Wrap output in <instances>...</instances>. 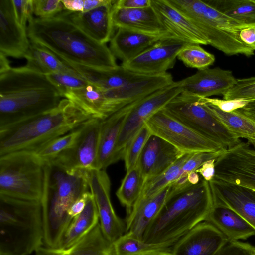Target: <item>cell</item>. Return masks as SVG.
<instances>
[{"label":"cell","mask_w":255,"mask_h":255,"mask_svg":"<svg viewBox=\"0 0 255 255\" xmlns=\"http://www.w3.org/2000/svg\"><path fill=\"white\" fill-rule=\"evenodd\" d=\"M28 22L31 43L47 49L63 61L103 69L118 66L106 44L89 37L62 12L48 19L32 15Z\"/></svg>","instance_id":"obj_1"},{"label":"cell","mask_w":255,"mask_h":255,"mask_svg":"<svg viewBox=\"0 0 255 255\" xmlns=\"http://www.w3.org/2000/svg\"><path fill=\"white\" fill-rule=\"evenodd\" d=\"M46 75L26 66L0 73V128L56 107L62 99Z\"/></svg>","instance_id":"obj_2"},{"label":"cell","mask_w":255,"mask_h":255,"mask_svg":"<svg viewBox=\"0 0 255 255\" xmlns=\"http://www.w3.org/2000/svg\"><path fill=\"white\" fill-rule=\"evenodd\" d=\"M92 118H94L70 100L63 98L52 110L0 128V157L18 152L34 153Z\"/></svg>","instance_id":"obj_3"},{"label":"cell","mask_w":255,"mask_h":255,"mask_svg":"<svg viewBox=\"0 0 255 255\" xmlns=\"http://www.w3.org/2000/svg\"><path fill=\"white\" fill-rule=\"evenodd\" d=\"M209 182L202 178L195 185L168 195L161 209L145 230L143 241L173 246L194 226L204 221L213 205Z\"/></svg>","instance_id":"obj_4"},{"label":"cell","mask_w":255,"mask_h":255,"mask_svg":"<svg viewBox=\"0 0 255 255\" xmlns=\"http://www.w3.org/2000/svg\"><path fill=\"white\" fill-rule=\"evenodd\" d=\"M45 183L41 201L42 208L43 245L57 248L73 219L68 212L73 204L89 191L88 171H67L45 164Z\"/></svg>","instance_id":"obj_5"},{"label":"cell","mask_w":255,"mask_h":255,"mask_svg":"<svg viewBox=\"0 0 255 255\" xmlns=\"http://www.w3.org/2000/svg\"><path fill=\"white\" fill-rule=\"evenodd\" d=\"M41 201L0 194V255H28L43 244Z\"/></svg>","instance_id":"obj_6"},{"label":"cell","mask_w":255,"mask_h":255,"mask_svg":"<svg viewBox=\"0 0 255 255\" xmlns=\"http://www.w3.org/2000/svg\"><path fill=\"white\" fill-rule=\"evenodd\" d=\"M168 2L197 27L208 45L229 56L254 54L255 50L240 36L242 30L251 27L237 22L202 0H168Z\"/></svg>","instance_id":"obj_7"},{"label":"cell","mask_w":255,"mask_h":255,"mask_svg":"<svg viewBox=\"0 0 255 255\" xmlns=\"http://www.w3.org/2000/svg\"><path fill=\"white\" fill-rule=\"evenodd\" d=\"M45 166L33 153L18 152L0 157V194L41 201Z\"/></svg>","instance_id":"obj_8"},{"label":"cell","mask_w":255,"mask_h":255,"mask_svg":"<svg viewBox=\"0 0 255 255\" xmlns=\"http://www.w3.org/2000/svg\"><path fill=\"white\" fill-rule=\"evenodd\" d=\"M163 109L194 131L226 149L241 142L214 116L202 97L181 93Z\"/></svg>","instance_id":"obj_9"},{"label":"cell","mask_w":255,"mask_h":255,"mask_svg":"<svg viewBox=\"0 0 255 255\" xmlns=\"http://www.w3.org/2000/svg\"><path fill=\"white\" fill-rule=\"evenodd\" d=\"M178 81L159 89L125 107V119L116 147L119 159H123L125 149L132 138L145 125L146 122L180 94Z\"/></svg>","instance_id":"obj_10"},{"label":"cell","mask_w":255,"mask_h":255,"mask_svg":"<svg viewBox=\"0 0 255 255\" xmlns=\"http://www.w3.org/2000/svg\"><path fill=\"white\" fill-rule=\"evenodd\" d=\"M145 124L152 134L161 137L184 154L226 150L176 120L163 109Z\"/></svg>","instance_id":"obj_11"},{"label":"cell","mask_w":255,"mask_h":255,"mask_svg":"<svg viewBox=\"0 0 255 255\" xmlns=\"http://www.w3.org/2000/svg\"><path fill=\"white\" fill-rule=\"evenodd\" d=\"M101 120L92 118L84 124L74 143L48 163L67 171L97 169Z\"/></svg>","instance_id":"obj_12"},{"label":"cell","mask_w":255,"mask_h":255,"mask_svg":"<svg viewBox=\"0 0 255 255\" xmlns=\"http://www.w3.org/2000/svg\"><path fill=\"white\" fill-rule=\"evenodd\" d=\"M214 178L255 190V148L240 142L216 159Z\"/></svg>","instance_id":"obj_13"},{"label":"cell","mask_w":255,"mask_h":255,"mask_svg":"<svg viewBox=\"0 0 255 255\" xmlns=\"http://www.w3.org/2000/svg\"><path fill=\"white\" fill-rule=\"evenodd\" d=\"M192 43L172 36L162 39L122 65L133 72L148 75L164 74L172 68L179 52Z\"/></svg>","instance_id":"obj_14"},{"label":"cell","mask_w":255,"mask_h":255,"mask_svg":"<svg viewBox=\"0 0 255 255\" xmlns=\"http://www.w3.org/2000/svg\"><path fill=\"white\" fill-rule=\"evenodd\" d=\"M88 182L102 232L106 238L113 243L126 233V223L118 216L113 207L109 177L105 170L93 169L88 171Z\"/></svg>","instance_id":"obj_15"},{"label":"cell","mask_w":255,"mask_h":255,"mask_svg":"<svg viewBox=\"0 0 255 255\" xmlns=\"http://www.w3.org/2000/svg\"><path fill=\"white\" fill-rule=\"evenodd\" d=\"M228 241L213 225L203 221L179 239L171 252L172 255H214Z\"/></svg>","instance_id":"obj_16"},{"label":"cell","mask_w":255,"mask_h":255,"mask_svg":"<svg viewBox=\"0 0 255 255\" xmlns=\"http://www.w3.org/2000/svg\"><path fill=\"white\" fill-rule=\"evenodd\" d=\"M232 72L217 67L198 70L194 74L178 81L181 93L202 98L223 96L236 83Z\"/></svg>","instance_id":"obj_17"},{"label":"cell","mask_w":255,"mask_h":255,"mask_svg":"<svg viewBox=\"0 0 255 255\" xmlns=\"http://www.w3.org/2000/svg\"><path fill=\"white\" fill-rule=\"evenodd\" d=\"M28 38L26 28L16 19L12 0H0V52L24 57L30 45Z\"/></svg>","instance_id":"obj_18"},{"label":"cell","mask_w":255,"mask_h":255,"mask_svg":"<svg viewBox=\"0 0 255 255\" xmlns=\"http://www.w3.org/2000/svg\"><path fill=\"white\" fill-rule=\"evenodd\" d=\"M209 184L214 202L232 209L255 229V190L215 178Z\"/></svg>","instance_id":"obj_19"},{"label":"cell","mask_w":255,"mask_h":255,"mask_svg":"<svg viewBox=\"0 0 255 255\" xmlns=\"http://www.w3.org/2000/svg\"><path fill=\"white\" fill-rule=\"evenodd\" d=\"M183 154L163 139L152 134L141 152L137 165L145 181L164 171Z\"/></svg>","instance_id":"obj_20"},{"label":"cell","mask_w":255,"mask_h":255,"mask_svg":"<svg viewBox=\"0 0 255 255\" xmlns=\"http://www.w3.org/2000/svg\"><path fill=\"white\" fill-rule=\"evenodd\" d=\"M172 36L174 35L170 33L155 34L118 28L110 40L109 48L115 57L124 63L136 57L162 39Z\"/></svg>","instance_id":"obj_21"},{"label":"cell","mask_w":255,"mask_h":255,"mask_svg":"<svg viewBox=\"0 0 255 255\" xmlns=\"http://www.w3.org/2000/svg\"><path fill=\"white\" fill-rule=\"evenodd\" d=\"M151 6L165 29L174 36L199 45H208L197 27L168 0H151Z\"/></svg>","instance_id":"obj_22"},{"label":"cell","mask_w":255,"mask_h":255,"mask_svg":"<svg viewBox=\"0 0 255 255\" xmlns=\"http://www.w3.org/2000/svg\"><path fill=\"white\" fill-rule=\"evenodd\" d=\"M113 2L85 12H62L89 37L106 44L111 40L115 28L112 18Z\"/></svg>","instance_id":"obj_23"},{"label":"cell","mask_w":255,"mask_h":255,"mask_svg":"<svg viewBox=\"0 0 255 255\" xmlns=\"http://www.w3.org/2000/svg\"><path fill=\"white\" fill-rule=\"evenodd\" d=\"M169 185L147 197H140L127 215L126 233L143 240L144 232L158 213L168 195Z\"/></svg>","instance_id":"obj_24"},{"label":"cell","mask_w":255,"mask_h":255,"mask_svg":"<svg viewBox=\"0 0 255 255\" xmlns=\"http://www.w3.org/2000/svg\"><path fill=\"white\" fill-rule=\"evenodd\" d=\"M112 18L115 28L155 34L170 33L165 29L151 5L142 8L124 9L113 5Z\"/></svg>","instance_id":"obj_25"},{"label":"cell","mask_w":255,"mask_h":255,"mask_svg":"<svg viewBox=\"0 0 255 255\" xmlns=\"http://www.w3.org/2000/svg\"><path fill=\"white\" fill-rule=\"evenodd\" d=\"M204 221L217 228L229 241L255 236V229L232 209L214 202Z\"/></svg>","instance_id":"obj_26"},{"label":"cell","mask_w":255,"mask_h":255,"mask_svg":"<svg viewBox=\"0 0 255 255\" xmlns=\"http://www.w3.org/2000/svg\"><path fill=\"white\" fill-rule=\"evenodd\" d=\"M126 111L122 108L101 121L97 169L105 170L119 160L116 147L125 119Z\"/></svg>","instance_id":"obj_27"},{"label":"cell","mask_w":255,"mask_h":255,"mask_svg":"<svg viewBox=\"0 0 255 255\" xmlns=\"http://www.w3.org/2000/svg\"><path fill=\"white\" fill-rule=\"evenodd\" d=\"M36 255H115L113 243L104 236L99 222L87 234L65 249L41 247Z\"/></svg>","instance_id":"obj_28"},{"label":"cell","mask_w":255,"mask_h":255,"mask_svg":"<svg viewBox=\"0 0 255 255\" xmlns=\"http://www.w3.org/2000/svg\"><path fill=\"white\" fill-rule=\"evenodd\" d=\"M62 95L94 118L104 120L115 112L103 91L91 84L67 90Z\"/></svg>","instance_id":"obj_29"},{"label":"cell","mask_w":255,"mask_h":255,"mask_svg":"<svg viewBox=\"0 0 255 255\" xmlns=\"http://www.w3.org/2000/svg\"><path fill=\"white\" fill-rule=\"evenodd\" d=\"M94 199L89 191L83 211L75 217L66 229L57 248H67L82 238L99 222Z\"/></svg>","instance_id":"obj_30"},{"label":"cell","mask_w":255,"mask_h":255,"mask_svg":"<svg viewBox=\"0 0 255 255\" xmlns=\"http://www.w3.org/2000/svg\"><path fill=\"white\" fill-rule=\"evenodd\" d=\"M23 58L27 67L45 75L58 73L79 75L50 50L37 44L31 43Z\"/></svg>","instance_id":"obj_31"},{"label":"cell","mask_w":255,"mask_h":255,"mask_svg":"<svg viewBox=\"0 0 255 255\" xmlns=\"http://www.w3.org/2000/svg\"><path fill=\"white\" fill-rule=\"evenodd\" d=\"M204 102L211 112L227 128L239 139H246L250 145L255 148V122L235 111L224 112Z\"/></svg>","instance_id":"obj_32"},{"label":"cell","mask_w":255,"mask_h":255,"mask_svg":"<svg viewBox=\"0 0 255 255\" xmlns=\"http://www.w3.org/2000/svg\"><path fill=\"white\" fill-rule=\"evenodd\" d=\"M205 2L237 22L255 28V0H205Z\"/></svg>","instance_id":"obj_33"},{"label":"cell","mask_w":255,"mask_h":255,"mask_svg":"<svg viewBox=\"0 0 255 255\" xmlns=\"http://www.w3.org/2000/svg\"><path fill=\"white\" fill-rule=\"evenodd\" d=\"M145 75L130 71L121 65L112 69H96L92 74V80L96 86L107 90L126 86Z\"/></svg>","instance_id":"obj_34"},{"label":"cell","mask_w":255,"mask_h":255,"mask_svg":"<svg viewBox=\"0 0 255 255\" xmlns=\"http://www.w3.org/2000/svg\"><path fill=\"white\" fill-rule=\"evenodd\" d=\"M144 183L145 179L137 164L127 171L116 192V196L120 202L126 208L127 215L130 212L140 197Z\"/></svg>","instance_id":"obj_35"},{"label":"cell","mask_w":255,"mask_h":255,"mask_svg":"<svg viewBox=\"0 0 255 255\" xmlns=\"http://www.w3.org/2000/svg\"><path fill=\"white\" fill-rule=\"evenodd\" d=\"M115 255H136L150 252H171L173 246L146 243L129 233H125L113 243Z\"/></svg>","instance_id":"obj_36"},{"label":"cell","mask_w":255,"mask_h":255,"mask_svg":"<svg viewBox=\"0 0 255 255\" xmlns=\"http://www.w3.org/2000/svg\"><path fill=\"white\" fill-rule=\"evenodd\" d=\"M193 154H183L164 171L145 180L140 197L151 196L175 181L183 164Z\"/></svg>","instance_id":"obj_37"},{"label":"cell","mask_w":255,"mask_h":255,"mask_svg":"<svg viewBox=\"0 0 255 255\" xmlns=\"http://www.w3.org/2000/svg\"><path fill=\"white\" fill-rule=\"evenodd\" d=\"M177 58L187 67L198 70L208 68L215 60L214 55L204 50L200 45L190 43L178 53Z\"/></svg>","instance_id":"obj_38"},{"label":"cell","mask_w":255,"mask_h":255,"mask_svg":"<svg viewBox=\"0 0 255 255\" xmlns=\"http://www.w3.org/2000/svg\"><path fill=\"white\" fill-rule=\"evenodd\" d=\"M82 126L51 141L34 153L35 155L44 164L49 163L54 157L74 143L81 131Z\"/></svg>","instance_id":"obj_39"},{"label":"cell","mask_w":255,"mask_h":255,"mask_svg":"<svg viewBox=\"0 0 255 255\" xmlns=\"http://www.w3.org/2000/svg\"><path fill=\"white\" fill-rule=\"evenodd\" d=\"M151 135V131L145 124L128 142L123 157L127 171L137 165L141 152Z\"/></svg>","instance_id":"obj_40"},{"label":"cell","mask_w":255,"mask_h":255,"mask_svg":"<svg viewBox=\"0 0 255 255\" xmlns=\"http://www.w3.org/2000/svg\"><path fill=\"white\" fill-rule=\"evenodd\" d=\"M223 99L246 101L255 99V77L237 79L234 86L223 95Z\"/></svg>","instance_id":"obj_41"},{"label":"cell","mask_w":255,"mask_h":255,"mask_svg":"<svg viewBox=\"0 0 255 255\" xmlns=\"http://www.w3.org/2000/svg\"><path fill=\"white\" fill-rule=\"evenodd\" d=\"M46 76L62 94L67 90L83 87L90 84L79 75L58 73L50 74Z\"/></svg>","instance_id":"obj_42"},{"label":"cell","mask_w":255,"mask_h":255,"mask_svg":"<svg viewBox=\"0 0 255 255\" xmlns=\"http://www.w3.org/2000/svg\"><path fill=\"white\" fill-rule=\"evenodd\" d=\"M32 9L41 19L53 17L64 10L61 0H32Z\"/></svg>","instance_id":"obj_43"},{"label":"cell","mask_w":255,"mask_h":255,"mask_svg":"<svg viewBox=\"0 0 255 255\" xmlns=\"http://www.w3.org/2000/svg\"><path fill=\"white\" fill-rule=\"evenodd\" d=\"M225 150L193 153L183 164L177 180L187 177L188 174L191 172L195 171L206 161L212 159H216L218 158Z\"/></svg>","instance_id":"obj_44"},{"label":"cell","mask_w":255,"mask_h":255,"mask_svg":"<svg viewBox=\"0 0 255 255\" xmlns=\"http://www.w3.org/2000/svg\"><path fill=\"white\" fill-rule=\"evenodd\" d=\"M255 247L239 241H228L214 255H254Z\"/></svg>","instance_id":"obj_45"},{"label":"cell","mask_w":255,"mask_h":255,"mask_svg":"<svg viewBox=\"0 0 255 255\" xmlns=\"http://www.w3.org/2000/svg\"><path fill=\"white\" fill-rule=\"evenodd\" d=\"M12 2L17 20L26 28V23L33 14L32 0H12Z\"/></svg>","instance_id":"obj_46"},{"label":"cell","mask_w":255,"mask_h":255,"mask_svg":"<svg viewBox=\"0 0 255 255\" xmlns=\"http://www.w3.org/2000/svg\"><path fill=\"white\" fill-rule=\"evenodd\" d=\"M204 100L212 104L222 111L231 112L244 107L248 102L240 100H226L216 98H203Z\"/></svg>","instance_id":"obj_47"},{"label":"cell","mask_w":255,"mask_h":255,"mask_svg":"<svg viewBox=\"0 0 255 255\" xmlns=\"http://www.w3.org/2000/svg\"><path fill=\"white\" fill-rule=\"evenodd\" d=\"M151 0H114L113 6L124 9H137L151 6Z\"/></svg>","instance_id":"obj_48"},{"label":"cell","mask_w":255,"mask_h":255,"mask_svg":"<svg viewBox=\"0 0 255 255\" xmlns=\"http://www.w3.org/2000/svg\"><path fill=\"white\" fill-rule=\"evenodd\" d=\"M216 159H212L204 162L195 172L200 174L206 181H212L215 174Z\"/></svg>","instance_id":"obj_49"},{"label":"cell","mask_w":255,"mask_h":255,"mask_svg":"<svg viewBox=\"0 0 255 255\" xmlns=\"http://www.w3.org/2000/svg\"><path fill=\"white\" fill-rule=\"evenodd\" d=\"M89 191L84 193L81 197L77 199L71 206L68 210L69 216L73 219L77 215L81 213L85 207L87 198Z\"/></svg>","instance_id":"obj_50"},{"label":"cell","mask_w":255,"mask_h":255,"mask_svg":"<svg viewBox=\"0 0 255 255\" xmlns=\"http://www.w3.org/2000/svg\"><path fill=\"white\" fill-rule=\"evenodd\" d=\"M64 10L74 12H83L84 0H61Z\"/></svg>","instance_id":"obj_51"},{"label":"cell","mask_w":255,"mask_h":255,"mask_svg":"<svg viewBox=\"0 0 255 255\" xmlns=\"http://www.w3.org/2000/svg\"><path fill=\"white\" fill-rule=\"evenodd\" d=\"M234 111L255 122V99L248 101L244 107Z\"/></svg>","instance_id":"obj_52"},{"label":"cell","mask_w":255,"mask_h":255,"mask_svg":"<svg viewBox=\"0 0 255 255\" xmlns=\"http://www.w3.org/2000/svg\"><path fill=\"white\" fill-rule=\"evenodd\" d=\"M240 36L245 44L255 50V28H248L242 30L240 33Z\"/></svg>","instance_id":"obj_53"},{"label":"cell","mask_w":255,"mask_h":255,"mask_svg":"<svg viewBox=\"0 0 255 255\" xmlns=\"http://www.w3.org/2000/svg\"><path fill=\"white\" fill-rule=\"evenodd\" d=\"M113 0H84L83 12L89 11L102 6L111 3Z\"/></svg>","instance_id":"obj_54"},{"label":"cell","mask_w":255,"mask_h":255,"mask_svg":"<svg viewBox=\"0 0 255 255\" xmlns=\"http://www.w3.org/2000/svg\"><path fill=\"white\" fill-rule=\"evenodd\" d=\"M11 67L7 56L0 52V73L7 71Z\"/></svg>","instance_id":"obj_55"},{"label":"cell","mask_w":255,"mask_h":255,"mask_svg":"<svg viewBox=\"0 0 255 255\" xmlns=\"http://www.w3.org/2000/svg\"><path fill=\"white\" fill-rule=\"evenodd\" d=\"M201 179L199 174L195 171L191 172L187 175L188 181L192 185L198 184Z\"/></svg>","instance_id":"obj_56"},{"label":"cell","mask_w":255,"mask_h":255,"mask_svg":"<svg viewBox=\"0 0 255 255\" xmlns=\"http://www.w3.org/2000/svg\"><path fill=\"white\" fill-rule=\"evenodd\" d=\"M136 255H172L171 252H150Z\"/></svg>","instance_id":"obj_57"},{"label":"cell","mask_w":255,"mask_h":255,"mask_svg":"<svg viewBox=\"0 0 255 255\" xmlns=\"http://www.w3.org/2000/svg\"><path fill=\"white\" fill-rule=\"evenodd\" d=\"M254 255H255V254H254Z\"/></svg>","instance_id":"obj_58"}]
</instances>
